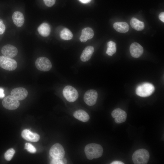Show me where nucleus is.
<instances>
[{
  "label": "nucleus",
  "mask_w": 164,
  "mask_h": 164,
  "mask_svg": "<svg viewBox=\"0 0 164 164\" xmlns=\"http://www.w3.org/2000/svg\"><path fill=\"white\" fill-rule=\"evenodd\" d=\"M84 152L87 158L88 159L91 160L101 156L103 153V148L99 144L90 143L85 146Z\"/></svg>",
  "instance_id": "1"
},
{
  "label": "nucleus",
  "mask_w": 164,
  "mask_h": 164,
  "mask_svg": "<svg viewBox=\"0 0 164 164\" xmlns=\"http://www.w3.org/2000/svg\"><path fill=\"white\" fill-rule=\"evenodd\" d=\"M149 156L148 151L145 149H140L133 153L132 160L135 164H146L148 162Z\"/></svg>",
  "instance_id": "2"
},
{
  "label": "nucleus",
  "mask_w": 164,
  "mask_h": 164,
  "mask_svg": "<svg viewBox=\"0 0 164 164\" xmlns=\"http://www.w3.org/2000/svg\"><path fill=\"white\" fill-rule=\"evenodd\" d=\"M154 90V87L152 84L145 83L138 85L137 87L136 93L140 97H145L151 95Z\"/></svg>",
  "instance_id": "3"
},
{
  "label": "nucleus",
  "mask_w": 164,
  "mask_h": 164,
  "mask_svg": "<svg viewBox=\"0 0 164 164\" xmlns=\"http://www.w3.org/2000/svg\"><path fill=\"white\" fill-rule=\"evenodd\" d=\"M63 93L64 97L69 102H72L78 98L79 94L77 90L73 87L67 85L63 88Z\"/></svg>",
  "instance_id": "4"
},
{
  "label": "nucleus",
  "mask_w": 164,
  "mask_h": 164,
  "mask_svg": "<svg viewBox=\"0 0 164 164\" xmlns=\"http://www.w3.org/2000/svg\"><path fill=\"white\" fill-rule=\"evenodd\" d=\"M17 66L16 61L10 58L4 56H0V67L6 70L12 71Z\"/></svg>",
  "instance_id": "5"
},
{
  "label": "nucleus",
  "mask_w": 164,
  "mask_h": 164,
  "mask_svg": "<svg viewBox=\"0 0 164 164\" xmlns=\"http://www.w3.org/2000/svg\"><path fill=\"white\" fill-rule=\"evenodd\" d=\"M65 152L62 146L59 143L53 145L49 151V154L53 159H61L64 157Z\"/></svg>",
  "instance_id": "6"
},
{
  "label": "nucleus",
  "mask_w": 164,
  "mask_h": 164,
  "mask_svg": "<svg viewBox=\"0 0 164 164\" xmlns=\"http://www.w3.org/2000/svg\"><path fill=\"white\" fill-rule=\"evenodd\" d=\"M35 66L39 70L43 71H47L51 69L52 63L47 58L41 57L38 58L35 61Z\"/></svg>",
  "instance_id": "7"
},
{
  "label": "nucleus",
  "mask_w": 164,
  "mask_h": 164,
  "mask_svg": "<svg viewBox=\"0 0 164 164\" xmlns=\"http://www.w3.org/2000/svg\"><path fill=\"white\" fill-rule=\"evenodd\" d=\"M3 106L9 110H14L17 108L20 105L18 100L11 95L5 97L2 101Z\"/></svg>",
  "instance_id": "8"
},
{
  "label": "nucleus",
  "mask_w": 164,
  "mask_h": 164,
  "mask_svg": "<svg viewBox=\"0 0 164 164\" xmlns=\"http://www.w3.org/2000/svg\"><path fill=\"white\" fill-rule=\"evenodd\" d=\"M97 96V93L96 91L93 89L88 90L84 94V101L87 105L93 106L96 103Z\"/></svg>",
  "instance_id": "9"
},
{
  "label": "nucleus",
  "mask_w": 164,
  "mask_h": 164,
  "mask_svg": "<svg viewBox=\"0 0 164 164\" xmlns=\"http://www.w3.org/2000/svg\"><path fill=\"white\" fill-rule=\"evenodd\" d=\"M112 117L114 118L115 122L120 124L124 122L127 118V113L125 111L120 108L114 110L111 113Z\"/></svg>",
  "instance_id": "10"
},
{
  "label": "nucleus",
  "mask_w": 164,
  "mask_h": 164,
  "mask_svg": "<svg viewBox=\"0 0 164 164\" xmlns=\"http://www.w3.org/2000/svg\"><path fill=\"white\" fill-rule=\"evenodd\" d=\"M11 94L18 100H22L27 97L28 92L25 88L19 87L12 89L11 91Z\"/></svg>",
  "instance_id": "11"
},
{
  "label": "nucleus",
  "mask_w": 164,
  "mask_h": 164,
  "mask_svg": "<svg viewBox=\"0 0 164 164\" xmlns=\"http://www.w3.org/2000/svg\"><path fill=\"white\" fill-rule=\"evenodd\" d=\"M1 52L4 56L11 58L15 56L17 54L18 51L17 48L15 46L7 44L2 47Z\"/></svg>",
  "instance_id": "12"
},
{
  "label": "nucleus",
  "mask_w": 164,
  "mask_h": 164,
  "mask_svg": "<svg viewBox=\"0 0 164 164\" xmlns=\"http://www.w3.org/2000/svg\"><path fill=\"white\" fill-rule=\"evenodd\" d=\"M130 51L131 56L134 58H138L143 52L142 47L137 43H132L130 47Z\"/></svg>",
  "instance_id": "13"
},
{
  "label": "nucleus",
  "mask_w": 164,
  "mask_h": 164,
  "mask_svg": "<svg viewBox=\"0 0 164 164\" xmlns=\"http://www.w3.org/2000/svg\"><path fill=\"white\" fill-rule=\"evenodd\" d=\"M21 135L25 139L34 142L38 141L40 138L38 134L32 132L28 129L23 130L22 132Z\"/></svg>",
  "instance_id": "14"
},
{
  "label": "nucleus",
  "mask_w": 164,
  "mask_h": 164,
  "mask_svg": "<svg viewBox=\"0 0 164 164\" xmlns=\"http://www.w3.org/2000/svg\"><path fill=\"white\" fill-rule=\"evenodd\" d=\"M94 35V31L91 28H85L82 29L81 35L79 39L81 42L84 43L88 39H92Z\"/></svg>",
  "instance_id": "15"
},
{
  "label": "nucleus",
  "mask_w": 164,
  "mask_h": 164,
  "mask_svg": "<svg viewBox=\"0 0 164 164\" xmlns=\"http://www.w3.org/2000/svg\"><path fill=\"white\" fill-rule=\"evenodd\" d=\"M94 51V49L92 46H89L86 47L80 55L81 60L84 62L89 60L91 59Z\"/></svg>",
  "instance_id": "16"
},
{
  "label": "nucleus",
  "mask_w": 164,
  "mask_h": 164,
  "mask_svg": "<svg viewBox=\"0 0 164 164\" xmlns=\"http://www.w3.org/2000/svg\"><path fill=\"white\" fill-rule=\"evenodd\" d=\"M12 19L14 24L18 27H21L24 22L23 14L19 11H15L13 14Z\"/></svg>",
  "instance_id": "17"
},
{
  "label": "nucleus",
  "mask_w": 164,
  "mask_h": 164,
  "mask_svg": "<svg viewBox=\"0 0 164 164\" xmlns=\"http://www.w3.org/2000/svg\"><path fill=\"white\" fill-rule=\"evenodd\" d=\"M73 116L75 118L83 122L87 121L90 119V116L88 113L82 110H78L75 111Z\"/></svg>",
  "instance_id": "18"
},
{
  "label": "nucleus",
  "mask_w": 164,
  "mask_h": 164,
  "mask_svg": "<svg viewBox=\"0 0 164 164\" xmlns=\"http://www.w3.org/2000/svg\"><path fill=\"white\" fill-rule=\"evenodd\" d=\"M37 30L39 34L44 37L49 36L51 31L50 25L46 22L41 24L38 27Z\"/></svg>",
  "instance_id": "19"
},
{
  "label": "nucleus",
  "mask_w": 164,
  "mask_h": 164,
  "mask_svg": "<svg viewBox=\"0 0 164 164\" xmlns=\"http://www.w3.org/2000/svg\"><path fill=\"white\" fill-rule=\"evenodd\" d=\"M114 29L117 31L121 33L127 32L129 29L128 24L125 22H116L113 24Z\"/></svg>",
  "instance_id": "20"
},
{
  "label": "nucleus",
  "mask_w": 164,
  "mask_h": 164,
  "mask_svg": "<svg viewBox=\"0 0 164 164\" xmlns=\"http://www.w3.org/2000/svg\"><path fill=\"white\" fill-rule=\"evenodd\" d=\"M130 25L132 27L136 30L141 31L145 27L144 23L135 18H132L130 20Z\"/></svg>",
  "instance_id": "21"
},
{
  "label": "nucleus",
  "mask_w": 164,
  "mask_h": 164,
  "mask_svg": "<svg viewBox=\"0 0 164 164\" xmlns=\"http://www.w3.org/2000/svg\"><path fill=\"white\" fill-rule=\"evenodd\" d=\"M116 51V43L112 41L108 42L107 44V49L106 53L109 56H111L114 54Z\"/></svg>",
  "instance_id": "22"
},
{
  "label": "nucleus",
  "mask_w": 164,
  "mask_h": 164,
  "mask_svg": "<svg viewBox=\"0 0 164 164\" xmlns=\"http://www.w3.org/2000/svg\"><path fill=\"white\" fill-rule=\"evenodd\" d=\"M60 36V38L63 40H69L72 38L73 34L69 29L64 28L61 32Z\"/></svg>",
  "instance_id": "23"
},
{
  "label": "nucleus",
  "mask_w": 164,
  "mask_h": 164,
  "mask_svg": "<svg viewBox=\"0 0 164 164\" xmlns=\"http://www.w3.org/2000/svg\"><path fill=\"white\" fill-rule=\"evenodd\" d=\"M15 151L12 148L8 149L4 154V157L7 161L10 160L13 157L15 153Z\"/></svg>",
  "instance_id": "24"
},
{
  "label": "nucleus",
  "mask_w": 164,
  "mask_h": 164,
  "mask_svg": "<svg viewBox=\"0 0 164 164\" xmlns=\"http://www.w3.org/2000/svg\"><path fill=\"white\" fill-rule=\"evenodd\" d=\"M25 148L28 151L31 153H34L36 152V149L32 145L29 143L25 144Z\"/></svg>",
  "instance_id": "25"
},
{
  "label": "nucleus",
  "mask_w": 164,
  "mask_h": 164,
  "mask_svg": "<svg viewBox=\"0 0 164 164\" xmlns=\"http://www.w3.org/2000/svg\"><path fill=\"white\" fill-rule=\"evenodd\" d=\"M67 161L66 159L63 158L61 159H53L50 162V164H66Z\"/></svg>",
  "instance_id": "26"
},
{
  "label": "nucleus",
  "mask_w": 164,
  "mask_h": 164,
  "mask_svg": "<svg viewBox=\"0 0 164 164\" xmlns=\"http://www.w3.org/2000/svg\"><path fill=\"white\" fill-rule=\"evenodd\" d=\"M45 4L47 6L50 7L55 3L56 0H43Z\"/></svg>",
  "instance_id": "27"
},
{
  "label": "nucleus",
  "mask_w": 164,
  "mask_h": 164,
  "mask_svg": "<svg viewBox=\"0 0 164 164\" xmlns=\"http://www.w3.org/2000/svg\"><path fill=\"white\" fill-rule=\"evenodd\" d=\"M5 30V26L3 20L0 19V35L2 34Z\"/></svg>",
  "instance_id": "28"
},
{
  "label": "nucleus",
  "mask_w": 164,
  "mask_h": 164,
  "mask_svg": "<svg viewBox=\"0 0 164 164\" xmlns=\"http://www.w3.org/2000/svg\"><path fill=\"white\" fill-rule=\"evenodd\" d=\"M159 19L162 22H164V12H162L160 13L159 16Z\"/></svg>",
  "instance_id": "29"
},
{
  "label": "nucleus",
  "mask_w": 164,
  "mask_h": 164,
  "mask_svg": "<svg viewBox=\"0 0 164 164\" xmlns=\"http://www.w3.org/2000/svg\"><path fill=\"white\" fill-rule=\"evenodd\" d=\"M4 96V90L3 88L0 87V98H3Z\"/></svg>",
  "instance_id": "30"
},
{
  "label": "nucleus",
  "mask_w": 164,
  "mask_h": 164,
  "mask_svg": "<svg viewBox=\"0 0 164 164\" xmlns=\"http://www.w3.org/2000/svg\"><path fill=\"white\" fill-rule=\"evenodd\" d=\"M111 164H124V163L119 161H114L111 162Z\"/></svg>",
  "instance_id": "31"
},
{
  "label": "nucleus",
  "mask_w": 164,
  "mask_h": 164,
  "mask_svg": "<svg viewBox=\"0 0 164 164\" xmlns=\"http://www.w3.org/2000/svg\"><path fill=\"white\" fill-rule=\"evenodd\" d=\"M81 2L83 3H87L89 2L91 0H79Z\"/></svg>",
  "instance_id": "32"
}]
</instances>
